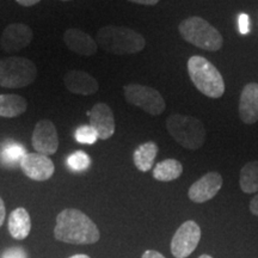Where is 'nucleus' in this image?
<instances>
[{
	"label": "nucleus",
	"mask_w": 258,
	"mask_h": 258,
	"mask_svg": "<svg viewBox=\"0 0 258 258\" xmlns=\"http://www.w3.org/2000/svg\"><path fill=\"white\" fill-rule=\"evenodd\" d=\"M54 235L56 240L76 245L95 244L101 238L95 222L85 213L74 208H66L59 213Z\"/></svg>",
	"instance_id": "nucleus-1"
},
{
	"label": "nucleus",
	"mask_w": 258,
	"mask_h": 258,
	"mask_svg": "<svg viewBox=\"0 0 258 258\" xmlns=\"http://www.w3.org/2000/svg\"><path fill=\"white\" fill-rule=\"evenodd\" d=\"M96 42L103 50L115 55L139 53L146 46L143 35L131 28L117 25H105L99 29Z\"/></svg>",
	"instance_id": "nucleus-2"
},
{
	"label": "nucleus",
	"mask_w": 258,
	"mask_h": 258,
	"mask_svg": "<svg viewBox=\"0 0 258 258\" xmlns=\"http://www.w3.org/2000/svg\"><path fill=\"white\" fill-rule=\"evenodd\" d=\"M188 73L195 88L209 98H220L225 93V82L217 67L203 56L188 60Z\"/></svg>",
	"instance_id": "nucleus-3"
},
{
	"label": "nucleus",
	"mask_w": 258,
	"mask_h": 258,
	"mask_svg": "<svg viewBox=\"0 0 258 258\" xmlns=\"http://www.w3.org/2000/svg\"><path fill=\"white\" fill-rule=\"evenodd\" d=\"M166 128L173 140L186 150H199L206 141L205 125L194 116L171 115L166 120Z\"/></svg>",
	"instance_id": "nucleus-4"
},
{
	"label": "nucleus",
	"mask_w": 258,
	"mask_h": 258,
	"mask_svg": "<svg viewBox=\"0 0 258 258\" xmlns=\"http://www.w3.org/2000/svg\"><path fill=\"white\" fill-rule=\"evenodd\" d=\"M183 40L207 51H217L222 47L224 38L217 29L201 17H189L178 25Z\"/></svg>",
	"instance_id": "nucleus-5"
},
{
	"label": "nucleus",
	"mask_w": 258,
	"mask_h": 258,
	"mask_svg": "<svg viewBox=\"0 0 258 258\" xmlns=\"http://www.w3.org/2000/svg\"><path fill=\"white\" fill-rule=\"evenodd\" d=\"M37 78V67L31 60L10 56L0 60V86L21 89L31 85Z\"/></svg>",
	"instance_id": "nucleus-6"
},
{
	"label": "nucleus",
	"mask_w": 258,
	"mask_h": 258,
	"mask_svg": "<svg viewBox=\"0 0 258 258\" xmlns=\"http://www.w3.org/2000/svg\"><path fill=\"white\" fill-rule=\"evenodd\" d=\"M124 98L129 104L138 106L152 116L161 115L166 104L158 90L140 84H128L123 88Z\"/></svg>",
	"instance_id": "nucleus-7"
},
{
	"label": "nucleus",
	"mask_w": 258,
	"mask_h": 258,
	"mask_svg": "<svg viewBox=\"0 0 258 258\" xmlns=\"http://www.w3.org/2000/svg\"><path fill=\"white\" fill-rule=\"evenodd\" d=\"M201 227L194 220L183 222L171 239V253L176 258H188L201 240Z\"/></svg>",
	"instance_id": "nucleus-8"
},
{
	"label": "nucleus",
	"mask_w": 258,
	"mask_h": 258,
	"mask_svg": "<svg viewBox=\"0 0 258 258\" xmlns=\"http://www.w3.org/2000/svg\"><path fill=\"white\" fill-rule=\"evenodd\" d=\"M31 145L37 153L51 156L59 148V138L55 124L50 120H40L35 124Z\"/></svg>",
	"instance_id": "nucleus-9"
},
{
	"label": "nucleus",
	"mask_w": 258,
	"mask_h": 258,
	"mask_svg": "<svg viewBox=\"0 0 258 258\" xmlns=\"http://www.w3.org/2000/svg\"><path fill=\"white\" fill-rule=\"evenodd\" d=\"M19 166L28 178L37 182L49 179L55 171L53 160L48 156L37 152L25 154Z\"/></svg>",
	"instance_id": "nucleus-10"
},
{
	"label": "nucleus",
	"mask_w": 258,
	"mask_h": 258,
	"mask_svg": "<svg viewBox=\"0 0 258 258\" xmlns=\"http://www.w3.org/2000/svg\"><path fill=\"white\" fill-rule=\"evenodd\" d=\"M32 37L34 34L29 25L12 23L3 31L0 37V47L5 53H18L30 44Z\"/></svg>",
	"instance_id": "nucleus-11"
},
{
	"label": "nucleus",
	"mask_w": 258,
	"mask_h": 258,
	"mask_svg": "<svg viewBox=\"0 0 258 258\" xmlns=\"http://www.w3.org/2000/svg\"><path fill=\"white\" fill-rule=\"evenodd\" d=\"M222 186V177L212 171L196 180L188 190V198L194 203H205L214 198Z\"/></svg>",
	"instance_id": "nucleus-12"
},
{
	"label": "nucleus",
	"mask_w": 258,
	"mask_h": 258,
	"mask_svg": "<svg viewBox=\"0 0 258 258\" xmlns=\"http://www.w3.org/2000/svg\"><path fill=\"white\" fill-rule=\"evenodd\" d=\"M90 125L95 129L98 139L108 140L115 133V117L111 108L105 103H97L88 112Z\"/></svg>",
	"instance_id": "nucleus-13"
},
{
	"label": "nucleus",
	"mask_w": 258,
	"mask_h": 258,
	"mask_svg": "<svg viewBox=\"0 0 258 258\" xmlns=\"http://www.w3.org/2000/svg\"><path fill=\"white\" fill-rule=\"evenodd\" d=\"M66 89L74 95L90 96L98 91V82L85 71L72 70L63 77Z\"/></svg>",
	"instance_id": "nucleus-14"
},
{
	"label": "nucleus",
	"mask_w": 258,
	"mask_h": 258,
	"mask_svg": "<svg viewBox=\"0 0 258 258\" xmlns=\"http://www.w3.org/2000/svg\"><path fill=\"white\" fill-rule=\"evenodd\" d=\"M240 120L245 124H253L258 121V84L249 83L241 91L238 105Z\"/></svg>",
	"instance_id": "nucleus-15"
},
{
	"label": "nucleus",
	"mask_w": 258,
	"mask_h": 258,
	"mask_svg": "<svg viewBox=\"0 0 258 258\" xmlns=\"http://www.w3.org/2000/svg\"><path fill=\"white\" fill-rule=\"evenodd\" d=\"M63 42L71 51L83 56L93 55L98 48L97 42L89 34L74 28L64 31Z\"/></svg>",
	"instance_id": "nucleus-16"
},
{
	"label": "nucleus",
	"mask_w": 258,
	"mask_h": 258,
	"mask_svg": "<svg viewBox=\"0 0 258 258\" xmlns=\"http://www.w3.org/2000/svg\"><path fill=\"white\" fill-rule=\"evenodd\" d=\"M9 232L12 238L23 240L30 234L31 220L28 211L23 207L16 208L9 217Z\"/></svg>",
	"instance_id": "nucleus-17"
},
{
	"label": "nucleus",
	"mask_w": 258,
	"mask_h": 258,
	"mask_svg": "<svg viewBox=\"0 0 258 258\" xmlns=\"http://www.w3.org/2000/svg\"><path fill=\"white\" fill-rule=\"evenodd\" d=\"M158 150V145L153 141H147L138 146L133 153V161L137 169L141 172H147L152 169Z\"/></svg>",
	"instance_id": "nucleus-18"
},
{
	"label": "nucleus",
	"mask_w": 258,
	"mask_h": 258,
	"mask_svg": "<svg viewBox=\"0 0 258 258\" xmlns=\"http://www.w3.org/2000/svg\"><path fill=\"white\" fill-rule=\"evenodd\" d=\"M28 109V101L19 95H0V117L15 118Z\"/></svg>",
	"instance_id": "nucleus-19"
},
{
	"label": "nucleus",
	"mask_w": 258,
	"mask_h": 258,
	"mask_svg": "<svg viewBox=\"0 0 258 258\" xmlns=\"http://www.w3.org/2000/svg\"><path fill=\"white\" fill-rule=\"evenodd\" d=\"M183 173V165L177 159H165L153 167V178L159 182H171L179 178Z\"/></svg>",
	"instance_id": "nucleus-20"
},
{
	"label": "nucleus",
	"mask_w": 258,
	"mask_h": 258,
	"mask_svg": "<svg viewBox=\"0 0 258 258\" xmlns=\"http://www.w3.org/2000/svg\"><path fill=\"white\" fill-rule=\"evenodd\" d=\"M239 185L245 194L258 192V160L249 161L243 166L239 176Z\"/></svg>",
	"instance_id": "nucleus-21"
},
{
	"label": "nucleus",
	"mask_w": 258,
	"mask_h": 258,
	"mask_svg": "<svg viewBox=\"0 0 258 258\" xmlns=\"http://www.w3.org/2000/svg\"><path fill=\"white\" fill-rule=\"evenodd\" d=\"M27 153L25 148L21 144L11 141L3 147L2 152H0V161L6 166L14 167L21 164V160Z\"/></svg>",
	"instance_id": "nucleus-22"
},
{
	"label": "nucleus",
	"mask_w": 258,
	"mask_h": 258,
	"mask_svg": "<svg viewBox=\"0 0 258 258\" xmlns=\"http://www.w3.org/2000/svg\"><path fill=\"white\" fill-rule=\"evenodd\" d=\"M67 165L71 170L82 172V171L88 170L91 165V158L84 151H77L67 158Z\"/></svg>",
	"instance_id": "nucleus-23"
},
{
	"label": "nucleus",
	"mask_w": 258,
	"mask_h": 258,
	"mask_svg": "<svg viewBox=\"0 0 258 258\" xmlns=\"http://www.w3.org/2000/svg\"><path fill=\"white\" fill-rule=\"evenodd\" d=\"M74 138L78 141L79 144L83 145H93L98 140V135H97L96 131L90 124L80 125L76 129L74 133Z\"/></svg>",
	"instance_id": "nucleus-24"
},
{
	"label": "nucleus",
	"mask_w": 258,
	"mask_h": 258,
	"mask_svg": "<svg viewBox=\"0 0 258 258\" xmlns=\"http://www.w3.org/2000/svg\"><path fill=\"white\" fill-rule=\"evenodd\" d=\"M2 258H28V254L22 246H14L6 249L2 253Z\"/></svg>",
	"instance_id": "nucleus-25"
},
{
	"label": "nucleus",
	"mask_w": 258,
	"mask_h": 258,
	"mask_svg": "<svg viewBox=\"0 0 258 258\" xmlns=\"http://www.w3.org/2000/svg\"><path fill=\"white\" fill-rule=\"evenodd\" d=\"M238 25L241 35H247L250 32V18L246 14H240L238 18Z\"/></svg>",
	"instance_id": "nucleus-26"
},
{
	"label": "nucleus",
	"mask_w": 258,
	"mask_h": 258,
	"mask_svg": "<svg viewBox=\"0 0 258 258\" xmlns=\"http://www.w3.org/2000/svg\"><path fill=\"white\" fill-rule=\"evenodd\" d=\"M249 208H250L251 214H253V215H256V217H258V192L256 194V195H254V198L251 200Z\"/></svg>",
	"instance_id": "nucleus-27"
},
{
	"label": "nucleus",
	"mask_w": 258,
	"mask_h": 258,
	"mask_svg": "<svg viewBox=\"0 0 258 258\" xmlns=\"http://www.w3.org/2000/svg\"><path fill=\"white\" fill-rule=\"evenodd\" d=\"M141 258H165V257H164L160 252H158V251L147 250V251H145L143 256H141Z\"/></svg>",
	"instance_id": "nucleus-28"
},
{
	"label": "nucleus",
	"mask_w": 258,
	"mask_h": 258,
	"mask_svg": "<svg viewBox=\"0 0 258 258\" xmlns=\"http://www.w3.org/2000/svg\"><path fill=\"white\" fill-rule=\"evenodd\" d=\"M6 217V208H5V203L3 201V199L0 198V227H2L3 224H4Z\"/></svg>",
	"instance_id": "nucleus-29"
},
{
	"label": "nucleus",
	"mask_w": 258,
	"mask_h": 258,
	"mask_svg": "<svg viewBox=\"0 0 258 258\" xmlns=\"http://www.w3.org/2000/svg\"><path fill=\"white\" fill-rule=\"evenodd\" d=\"M16 2H17L19 5L27 6V8H29V6L36 5L37 3L41 2V0H16Z\"/></svg>",
	"instance_id": "nucleus-30"
},
{
	"label": "nucleus",
	"mask_w": 258,
	"mask_h": 258,
	"mask_svg": "<svg viewBox=\"0 0 258 258\" xmlns=\"http://www.w3.org/2000/svg\"><path fill=\"white\" fill-rule=\"evenodd\" d=\"M129 2L140 5H156L157 3H159V0H129Z\"/></svg>",
	"instance_id": "nucleus-31"
},
{
	"label": "nucleus",
	"mask_w": 258,
	"mask_h": 258,
	"mask_svg": "<svg viewBox=\"0 0 258 258\" xmlns=\"http://www.w3.org/2000/svg\"><path fill=\"white\" fill-rule=\"evenodd\" d=\"M70 258H91V257H89L88 254H83V253H79V254H73V256H71Z\"/></svg>",
	"instance_id": "nucleus-32"
},
{
	"label": "nucleus",
	"mask_w": 258,
	"mask_h": 258,
	"mask_svg": "<svg viewBox=\"0 0 258 258\" xmlns=\"http://www.w3.org/2000/svg\"><path fill=\"white\" fill-rule=\"evenodd\" d=\"M199 258H213V257L209 256V254H206V253H205V254H201V256H200Z\"/></svg>",
	"instance_id": "nucleus-33"
},
{
	"label": "nucleus",
	"mask_w": 258,
	"mask_h": 258,
	"mask_svg": "<svg viewBox=\"0 0 258 258\" xmlns=\"http://www.w3.org/2000/svg\"><path fill=\"white\" fill-rule=\"evenodd\" d=\"M62 2H71V0H62Z\"/></svg>",
	"instance_id": "nucleus-34"
}]
</instances>
